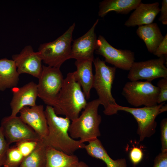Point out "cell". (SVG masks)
<instances>
[{
	"instance_id": "obj_1",
	"label": "cell",
	"mask_w": 167,
	"mask_h": 167,
	"mask_svg": "<svg viewBox=\"0 0 167 167\" xmlns=\"http://www.w3.org/2000/svg\"><path fill=\"white\" fill-rule=\"evenodd\" d=\"M45 112L48 131L46 137L42 140L47 146L69 155L84 148V143L70 136L68 130L71 120L69 118L58 116L51 106L47 105Z\"/></svg>"
},
{
	"instance_id": "obj_2",
	"label": "cell",
	"mask_w": 167,
	"mask_h": 167,
	"mask_svg": "<svg viewBox=\"0 0 167 167\" xmlns=\"http://www.w3.org/2000/svg\"><path fill=\"white\" fill-rule=\"evenodd\" d=\"M80 84L76 81L75 72H69L64 79L62 87L53 107L57 115H63L72 121L79 116L87 103Z\"/></svg>"
},
{
	"instance_id": "obj_3",
	"label": "cell",
	"mask_w": 167,
	"mask_h": 167,
	"mask_svg": "<svg viewBox=\"0 0 167 167\" xmlns=\"http://www.w3.org/2000/svg\"><path fill=\"white\" fill-rule=\"evenodd\" d=\"M105 61L97 57L93 62L95 67V74L92 88L96 92L97 99L100 105L104 107L103 112L107 115L117 113L118 105L111 92L112 86L115 77L116 68L107 65Z\"/></svg>"
},
{
	"instance_id": "obj_4",
	"label": "cell",
	"mask_w": 167,
	"mask_h": 167,
	"mask_svg": "<svg viewBox=\"0 0 167 167\" xmlns=\"http://www.w3.org/2000/svg\"><path fill=\"white\" fill-rule=\"evenodd\" d=\"M100 105L98 99L87 103L80 115L71 121L68 132L72 139H79L83 143L89 142L101 135L99 126L101 117L98 113Z\"/></svg>"
},
{
	"instance_id": "obj_5",
	"label": "cell",
	"mask_w": 167,
	"mask_h": 167,
	"mask_svg": "<svg viewBox=\"0 0 167 167\" xmlns=\"http://www.w3.org/2000/svg\"><path fill=\"white\" fill-rule=\"evenodd\" d=\"M74 23L61 36L52 41L40 44L38 48L42 61L48 66L60 68L66 60L71 59Z\"/></svg>"
},
{
	"instance_id": "obj_6",
	"label": "cell",
	"mask_w": 167,
	"mask_h": 167,
	"mask_svg": "<svg viewBox=\"0 0 167 167\" xmlns=\"http://www.w3.org/2000/svg\"><path fill=\"white\" fill-rule=\"evenodd\" d=\"M165 102L156 105L133 108L118 105L117 110L123 111L132 114L137 121L138 127L137 133L139 135V141L146 138L150 137L156 132L157 123L155 119L158 115L167 110Z\"/></svg>"
},
{
	"instance_id": "obj_7",
	"label": "cell",
	"mask_w": 167,
	"mask_h": 167,
	"mask_svg": "<svg viewBox=\"0 0 167 167\" xmlns=\"http://www.w3.org/2000/svg\"><path fill=\"white\" fill-rule=\"evenodd\" d=\"M159 93V88L151 82L137 80L127 82L122 94L129 104L138 107L157 105Z\"/></svg>"
},
{
	"instance_id": "obj_8",
	"label": "cell",
	"mask_w": 167,
	"mask_h": 167,
	"mask_svg": "<svg viewBox=\"0 0 167 167\" xmlns=\"http://www.w3.org/2000/svg\"><path fill=\"white\" fill-rule=\"evenodd\" d=\"M38 79V96L47 105L54 107L64 79L60 68L42 65V71Z\"/></svg>"
},
{
	"instance_id": "obj_9",
	"label": "cell",
	"mask_w": 167,
	"mask_h": 167,
	"mask_svg": "<svg viewBox=\"0 0 167 167\" xmlns=\"http://www.w3.org/2000/svg\"><path fill=\"white\" fill-rule=\"evenodd\" d=\"M167 58L135 62L129 71L127 78L130 81L144 79L151 82L158 78H167Z\"/></svg>"
},
{
	"instance_id": "obj_10",
	"label": "cell",
	"mask_w": 167,
	"mask_h": 167,
	"mask_svg": "<svg viewBox=\"0 0 167 167\" xmlns=\"http://www.w3.org/2000/svg\"><path fill=\"white\" fill-rule=\"evenodd\" d=\"M96 53L103 56L105 62L116 68L129 71L135 62L134 53L131 50L117 49L110 45L101 35L97 38Z\"/></svg>"
},
{
	"instance_id": "obj_11",
	"label": "cell",
	"mask_w": 167,
	"mask_h": 167,
	"mask_svg": "<svg viewBox=\"0 0 167 167\" xmlns=\"http://www.w3.org/2000/svg\"><path fill=\"white\" fill-rule=\"evenodd\" d=\"M0 127L10 145L13 143H16L24 140H42L19 116L12 117L10 115L4 117L1 120Z\"/></svg>"
},
{
	"instance_id": "obj_12",
	"label": "cell",
	"mask_w": 167,
	"mask_h": 167,
	"mask_svg": "<svg viewBox=\"0 0 167 167\" xmlns=\"http://www.w3.org/2000/svg\"><path fill=\"white\" fill-rule=\"evenodd\" d=\"M12 58L19 75L25 73L39 78L42 69V60L32 46H26L19 54L13 55Z\"/></svg>"
},
{
	"instance_id": "obj_13",
	"label": "cell",
	"mask_w": 167,
	"mask_h": 167,
	"mask_svg": "<svg viewBox=\"0 0 167 167\" xmlns=\"http://www.w3.org/2000/svg\"><path fill=\"white\" fill-rule=\"evenodd\" d=\"M98 21L99 19H97L86 33L73 41L71 58L76 60H94V52L96 48L97 40L95 30Z\"/></svg>"
},
{
	"instance_id": "obj_14",
	"label": "cell",
	"mask_w": 167,
	"mask_h": 167,
	"mask_svg": "<svg viewBox=\"0 0 167 167\" xmlns=\"http://www.w3.org/2000/svg\"><path fill=\"white\" fill-rule=\"evenodd\" d=\"M19 112V117L22 120L32 128L42 140L46 137L48 126L42 105L25 106Z\"/></svg>"
},
{
	"instance_id": "obj_15",
	"label": "cell",
	"mask_w": 167,
	"mask_h": 167,
	"mask_svg": "<svg viewBox=\"0 0 167 167\" xmlns=\"http://www.w3.org/2000/svg\"><path fill=\"white\" fill-rule=\"evenodd\" d=\"M13 97L10 103L12 117L17 116L20 110L25 106L36 105L38 96L37 84L31 81L20 88H12Z\"/></svg>"
},
{
	"instance_id": "obj_16",
	"label": "cell",
	"mask_w": 167,
	"mask_h": 167,
	"mask_svg": "<svg viewBox=\"0 0 167 167\" xmlns=\"http://www.w3.org/2000/svg\"><path fill=\"white\" fill-rule=\"evenodd\" d=\"M160 12L158 2L151 3L142 2L131 14L124 25L127 27H139L152 24Z\"/></svg>"
},
{
	"instance_id": "obj_17",
	"label": "cell",
	"mask_w": 167,
	"mask_h": 167,
	"mask_svg": "<svg viewBox=\"0 0 167 167\" xmlns=\"http://www.w3.org/2000/svg\"><path fill=\"white\" fill-rule=\"evenodd\" d=\"M92 59L76 60L75 64L77 68L74 71L75 79L80 85L86 98H89L92 88L94 75L92 70Z\"/></svg>"
},
{
	"instance_id": "obj_18",
	"label": "cell",
	"mask_w": 167,
	"mask_h": 167,
	"mask_svg": "<svg viewBox=\"0 0 167 167\" xmlns=\"http://www.w3.org/2000/svg\"><path fill=\"white\" fill-rule=\"evenodd\" d=\"M136 32L144 42L148 51L153 54L164 37L155 23L138 27Z\"/></svg>"
},
{
	"instance_id": "obj_19",
	"label": "cell",
	"mask_w": 167,
	"mask_h": 167,
	"mask_svg": "<svg viewBox=\"0 0 167 167\" xmlns=\"http://www.w3.org/2000/svg\"><path fill=\"white\" fill-rule=\"evenodd\" d=\"M141 0H104L99 3L98 15L104 17L109 12L127 14L134 10L141 3Z\"/></svg>"
},
{
	"instance_id": "obj_20",
	"label": "cell",
	"mask_w": 167,
	"mask_h": 167,
	"mask_svg": "<svg viewBox=\"0 0 167 167\" xmlns=\"http://www.w3.org/2000/svg\"><path fill=\"white\" fill-rule=\"evenodd\" d=\"M19 75L13 60L6 58L0 59V91L16 87Z\"/></svg>"
},
{
	"instance_id": "obj_21",
	"label": "cell",
	"mask_w": 167,
	"mask_h": 167,
	"mask_svg": "<svg viewBox=\"0 0 167 167\" xmlns=\"http://www.w3.org/2000/svg\"><path fill=\"white\" fill-rule=\"evenodd\" d=\"M84 149L91 156L103 161L107 167H127L125 159L114 160L110 157L98 138L89 142L88 144L85 145Z\"/></svg>"
},
{
	"instance_id": "obj_22",
	"label": "cell",
	"mask_w": 167,
	"mask_h": 167,
	"mask_svg": "<svg viewBox=\"0 0 167 167\" xmlns=\"http://www.w3.org/2000/svg\"><path fill=\"white\" fill-rule=\"evenodd\" d=\"M78 157L47 146L45 167H75L79 162Z\"/></svg>"
},
{
	"instance_id": "obj_23",
	"label": "cell",
	"mask_w": 167,
	"mask_h": 167,
	"mask_svg": "<svg viewBox=\"0 0 167 167\" xmlns=\"http://www.w3.org/2000/svg\"><path fill=\"white\" fill-rule=\"evenodd\" d=\"M47 147L42 140L40 141L35 149L24 157L19 167H45Z\"/></svg>"
},
{
	"instance_id": "obj_24",
	"label": "cell",
	"mask_w": 167,
	"mask_h": 167,
	"mask_svg": "<svg viewBox=\"0 0 167 167\" xmlns=\"http://www.w3.org/2000/svg\"><path fill=\"white\" fill-rule=\"evenodd\" d=\"M24 156L15 146L10 147L7 150L4 167H19Z\"/></svg>"
},
{
	"instance_id": "obj_25",
	"label": "cell",
	"mask_w": 167,
	"mask_h": 167,
	"mask_svg": "<svg viewBox=\"0 0 167 167\" xmlns=\"http://www.w3.org/2000/svg\"><path fill=\"white\" fill-rule=\"evenodd\" d=\"M40 141L24 140L16 143L15 146L25 157L35 149Z\"/></svg>"
},
{
	"instance_id": "obj_26",
	"label": "cell",
	"mask_w": 167,
	"mask_h": 167,
	"mask_svg": "<svg viewBox=\"0 0 167 167\" xmlns=\"http://www.w3.org/2000/svg\"><path fill=\"white\" fill-rule=\"evenodd\" d=\"M10 145L5 139L0 127V167L3 166Z\"/></svg>"
},
{
	"instance_id": "obj_27",
	"label": "cell",
	"mask_w": 167,
	"mask_h": 167,
	"mask_svg": "<svg viewBox=\"0 0 167 167\" xmlns=\"http://www.w3.org/2000/svg\"><path fill=\"white\" fill-rule=\"evenodd\" d=\"M159 88V93L157 101L159 104L165 102L167 100V78H162L157 83V86Z\"/></svg>"
},
{
	"instance_id": "obj_28",
	"label": "cell",
	"mask_w": 167,
	"mask_h": 167,
	"mask_svg": "<svg viewBox=\"0 0 167 167\" xmlns=\"http://www.w3.org/2000/svg\"><path fill=\"white\" fill-rule=\"evenodd\" d=\"M161 152H167V118H164L160 123Z\"/></svg>"
},
{
	"instance_id": "obj_29",
	"label": "cell",
	"mask_w": 167,
	"mask_h": 167,
	"mask_svg": "<svg viewBox=\"0 0 167 167\" xmlns=\"http://www.w3.org/2000/svg\"><path fill=\"white\" fill-rule=\"evenodd\" d=\"M143 156L142 150L137 147H134L130 151L129 154L130 159L134 165L139 163L142 160Z\"/></svg>"
},
{
	"instance_id": "obj_30",
	"label": "cell",
	"mask_w": 167,
	"mask_h": 167,
	"mask_svg": "<svg viewBox=\"0 0 167 167\" xmlns=\"http://www.w3.org/2000/svg\"><path fill=\"white\" fill-rule=\"evenodd\" d=\"M153 54L158 58L167 57V34L157 48Z\"/></svg>"
},
{
	"instance_id": "obj_31",
	"label": "cell",
	"mask_w": 167,
	"mask_h": 167,
	"mask_svg": "<svg viewBox=\"0 0 167 167\" xmlns=\"http://www.w3.org/2000/svg\"><path fill=\"white\" fill-rule=\"evenodd\" d=\"M153 167H167V152H161L156 156Z\"/></svg>"
},
{
	"instance_id": "obj_32",
	"label": "cell",
	"mask_w": 167,
	"mask_h": 167,
	"mask_svg": "<svg viewBox=\"0 0 167 167\" xmlns=\"http://www.w3.org/2000/svg\"><path fill=\"white\" fill-rule=\"evenodd\" d=\"M161 14L158 20L164 25L167 24V0H163L161 3V7L160 8Z\"/></svg>"
},
{
	"instance_id": "obj_33",
	"label": "cell",
	"mask_w": 167,
	"mask_h": 167,
	"mask_svg": "<svg viewBox=\"0 0 167 167\" xmlns=\"http://www.w3.org/2000/svg\"><path fill=\"white\" fill-rule=\"evenodd\" d=\"M75 167H89V166L84 162L83 161H79L78 165Z\"/></svg>"
}]
</instances>
